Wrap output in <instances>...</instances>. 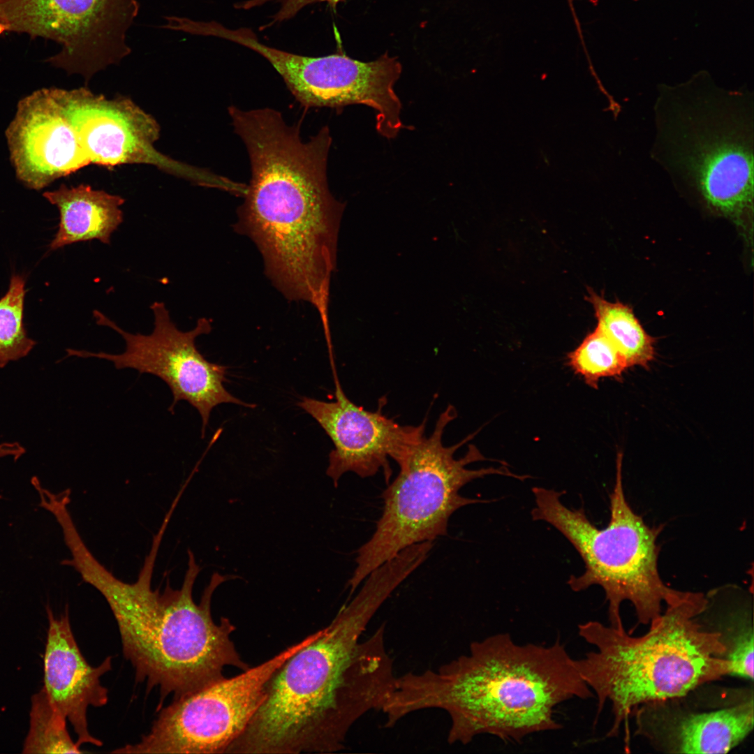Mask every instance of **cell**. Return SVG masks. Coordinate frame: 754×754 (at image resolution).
<instances>
[{"instance_id": "19", "label": "cell", "mask_w": 754, "mask_h": 754, "mask_svg": "<svg viewBox=\"0 0 754 754\" xmlns=\"http://www.w3.org/2000/svg\"><path fill=\"white\" fill-rule=\"evenodd\" d=\"M586 298L594 309L596 328L623 355L628 367H648L654 357V339L644 330L632 309L621 302H609L592 290Z\"/></svg>"}, {"instance_id": "16", "label": "cell", "mask_w": 754, "mask_h": 754, "mask_svg": "<svg viewBox=\"0 0 754 754\" xmlns=\"http://www.w3.org/2000/svg\"><path fill=\"white\" fill-rule=\"evenodd\" d=\"M6 137L16 176L31 189L40 190L91 164L55 88L38 89L22 98Z\"/></svg>"}, {"instance_id": "3", "label": "cell", "mask_w": 754, "mask_h": 754, "mask_svg": "<svg viewBox=\"0 0 754 754\" xmlns=\"http://www.w3.org/2000/svg\"><path fill=\"white\" fill-rule=\"evenodd\" d=\"M159 545L151 544L138 579L126 583L109 570L100 573L94 587L106 600L117 623L123 653L135 671L137 681L158 687L161 703L170 694L180 697L223 679L226 666L243 671L249 666L236 650L230 635L235 627L222 617L216 623L211 603L216 589L236 577L214 572L200 603L193 587L201 569L188 549V567L182 585L167 582L161 593L151 588Z\"/></svg>"}, {"instance_id": "8", "label": "cell", "mask_w": 754, "mask_h": 754, "mask_svg": "<svg viewBox=\"0 0 754 754\" xmlns=\"http://www.w3.org/2000/svg\"><path fill=\"white\" fill-rule=\"evenodd\" d=\"M456 417L454 407L448 405L432 434L429 437L422 435L397 462L399 473L383 493V510L376 531L357 550L356 567L347 584L350 594L370 572L405 548L446 535L450 517L455 511L487 502L459 494L468 482L492 474L519 480L528 477L514 474L504 466L468 468V464L487 460L473 445L463 457L455 459V452L478 432L445 446V429Z\"/></svg>"}, {"instance_id": "17", "label": "cell", "mask_w": 754, "mask_h": 754, "mask_svg": "<svg viewBox=\"0 0 754 754\" xmlns=\"http://www.w3.org/2000/svg\"><path fill=\"white\" fill-rule=\"evenodd\" d=\"M48 630L44 654L43 689L51 704L68 720L77 735L76 744L101 746L103 743L89 732V706L107 704L108 689L100 678L112 667V656L97 667L91 666L82 655L72 632L68 607L59 617L47 607Z\"/></svg>"}, {"instance_id": "22", "label": "cell", "mask_w": 754, "mask_h": 754, "mask_svg": "<svg viewBox=\"0 0 754 754\" xmlns=\"http://www.w3.org/2000/svg\"><path fill=\"white\" fill-rule=\"evenodd\" d=\"M25 280L13 274L7 293L0 299V369L27 356L36 342L24 326Z\"/></svg>"}, {"instance_id": "13", "label": "cell", "mask_w": 754, "mask_h": 754, "mask_svg": "<svg viewBox=\"0 0 754 754\" xmlns=\"http://www.w3.org/2000/svg\"><path fill=\"white\" fill-rule=\"evenodd\" d=\"M700 686L684 695L651 701L633 713L635 734L667 753H726L752 732V687Z\"/></svg>"}, {"instance_id": "10", "label": "cell", "mask_w": 754, "mask_h": 754, "mask_svg": "<svg viewBox=\"0 0 754 754\" xmlns=\"http://www.w3.org/2000/svg\"><path fill=\"white\" fill-rule=\"evenodd\" d=\"M139 8L137 0H0V23L60 45L47 61L89 79L130 53L126 35Z\"/></svg>"}, {"instance_id": "4", "label": "cell", "mask_w": 754, "mask_h": 754, "mask_svg": "<svg viewBox=\"0 0 754 754\" xmlns=\"http://www.w3.org/2000/svg\"><path fill=\"white\" fill-rule=\"evenodd\" d=\"M707 604L702 593L681 591L640 636L597 621L578 626L580 637L595 649L575 665L597 698L596 722L611 704L607 737L617 736L639 706L684 695L727 675L719 635L699 620Z\"/></svg>"}, {"instance_id": "5", "label": "cell", "mask_w": 754, "mask_h": 754, "mask_svg": "<svg viewBox=\"0 0 754 754\" xmlns=\"http://www.w3.org/2000/svg\"><path fill=\"white\" fill-rule=\"evenodd\" d=\"M651 156L676 183L741 223L753 209V95L709 79L660 85Z\"/></svg>"}, {"instance_id": "15", "label": "cell", "mask_w": 754, "mask_h": 754, "mask_svg": "<svg viewBox=\"0 0 754 754\" xmlns=\"http://www.w3.org/2000/svg\"><path fill=\"white\" fill-rule=\"evenodd\" d=\"M56 94L90 163L174 168L154 147L160 135L157 121L131 100L108 99L85 88H56Z\"/></svg>"}, {"instance_id": "21", "label": "cell", "mask_w": 754, "mask_h": 754, "mask_svg": "<svg viewBox=\"0 0 754 754\" xmlns=\"http://www.w3.org/2000/svg\"><path fill=\"white\" fill-rule=\"evenodd\" d=\"M29 729L23 753H82L67 730L66 719L51 704L43 688L31 698Z\"/></svg>"}, {"instance_id": "18", "label": "cell", "mask_w": 754, "mask_h": 754, "mask_svg": "<svg viewBox=\"0 0 754 754\" xmlns=\"http://www.w3.org/2000/svg\"><path fill=\"white\" fill-rule=\"evenodd\" d=\"M59 212L58 230L51 251L81 242L110 243L112 235L124 221L121 209L125 200L117 195L93 189L89 185H61L43 194Z\"/></svg>"}, {"instance_id": "9", "label": "cell", "mask_w": 754, "mask_h": 754, "mask_svg": "<svg viewBox=\"0 0 754 754\" xmlns=\"http://www.w3.org/2000/svg\"><path fill=\"white\" fill-rule=\"evenodd\" d=\"M321 633L320 630L242 674L174 699L151 730L113 753H224L244 731L266 695L275 671Z\"/></svg>"}, {"instance_id": "6", "label": "cell", "mask_w": 754, "mask_h": 754, "mask_svg": "<svg viewBox=\"0 0 754 754\" xmlns=\"http://www.w3.org/2000/svg\"><path fill=\"white\" fill-rule=\"evenodd\" d=\"M235 229L256 244L265 273L288 300L304 301L329 326L330 285L345 204L327 177L296 159H281L250 179Z\"/></svg>"}, {"instance_id": "12", "label": "cell", "mask_w": 754, "mask_h": 754, "mask_svg": "<svg viewBox=\"0 0 754 754\" xmlns=\"http://www.w3.org/2000/svg\"><path fill=\"white\" fill-rule=\"evenodd\" d=\"M242 45L272 65L302 105L307 108L367 105L376 112L378 133L387 139L395 138L404 127L400 116L401 103L394 90L402 69L397 57L385 53L364 62L342 54L307 57L268 46L253 32L244 36Z\"/></svg>"}, {"instance_id": "2", "label": "cell", "mask_w": 754, "mask_h": 754, "mask_svg": "<svg viewBox=\"0 0 754 754\" xmlns=\"http://www.w3.org/2000/svg\"><path fill=\"white\" fill-rule=\"evenodd\" d=\"M591 697L559 640L519 644L500 633L472 642L468 653L436 670L397 677L381 711L392 727L417 711L441 709L450 718L451 744L485 734L519 743L560 730L554 709L561 704Z\"/></svg>"}, {"instance_id": "11", "label": "cell", "mask_w": 754, "mask_h": 754, "mask_svg": "<svg viewBox=\"0 0 754 754\" xmlns=\"http://www.w3.org/2000/svg\"><path fill=\"white\" fill-rule=\"evenodd\" d=\"M154 327L149 334H132L118 326L98 310L93 311L96 323L108 327L124 339L126 350L121 354L68 350L69 355L96 357L112 362L117 369H133L140 374L154 375L163 380L172 394L169 411L173 414L175 405L184 400L196 408L202 419L201 435L205 436L212 409L224 403L254 408L232 395L224 387L227 368L207 361L200 353L195 339L212 330L209 320L200 318L191 330H179L172 321L168 310L161 302L150 306Z\"/></svg>"}, {"instance_id": "20", "label": "cell", "mask_w": 754, "mask_h": 754, "mask_svg": "<svg viewBox=\"0 0 754 754\" xmlns=\"http://www.w3.org/2000/svg\"><path fill=\"white\" fill-rule=\"evenodd\" d=\"M699 620L706 628L719 635L725 649L727 675L753 682L754 631L751 608L716 616L703 611Z\"/></svg>"}, {"instance_id": "1", "label": "cell", "mask_w": 754, "mask_h": 754, "mask_svg": "<svg viewBox=\"0 0 754 754\" xmlns=\"http://www.w3.org/2000/svg\"><path fill=\"white\" fill-rule=\"evenodd\" d=\"M390 596L367 579L313 641L269 680L264 700L224 753H332L344 748L352 726L381 710L397 676L381 625L361 636Z\"/></svg>"}, {"instance_id": "24", "label": "cell", "mask_w": 754, "mask_h": 754, "mask_svg": "<svg viewBox=\"0 0 754 754\" xmlns=\"http://www.w3.org/2000/svg\"><path fill=\"white\" fill-rule=\"evenodd\" d=\"M343 0H246L237 3L236 6L239 9L249 10L253 8L260 7L267 3H274L278 6L276 12L272 16V20L269 25L272 26L276 23L282 22L292 19L295 17L300 10L305 7L316 3H326L333 8H336L337 4Z\"/></svg>"}, {"instance_id": "25", "label": "cell", "mask_w": 754, "mask_h": 754, "mask_svg": "<svg viewBox=\"0 0 754 754\" xmlns=\"http://www.w3.org/2000/svg\"><path fill=\"white\" fill-rule=\"evenodd\" d=\"M25 453V449L17 442L0 443V458L12 457L15 460Z\"/></svg>"}, {"instance_id": "23", "label": "cell", "mask_w": 754, "mask_h": 754, "mask_svg": "<svg viewBox=\"0 0 754 754\" xmlns=\"http://www.w3.org/2000/svg\"><path fill=\"white\" fill-rule=\"evenodd\" d=\"M568 359L574 371L596 389L601 378L620 376L628 367L623 355L597 328L569 353Z\"/></svg>"}, {"instance_id": "7", "label": "cell", "mask_w": 754, "mask_h": 754, "mask_svg": "<svg viewBox=\"0 0 754 754\" xmlns=\"http://www.w3.org/2000/svg\"><path fill=\"white\" fill-rule=\"evenodd\" d=\"M532 492V519L558 530L584 563V572L571 575L568 584L575 592L601 586L608 602L609 626L624 628L620 610L625 600L633 604L638 622L649 625L661 615L663 603L679 595L681 591L668 587L659 574L656 540L662 526H649L626 498L621 452L616 457L615 483L609 494L610 519L603 528L589 520L583 508L566 506L561 500L565 491L535 487Z\"/></svg>"}, {"instance_id": "14", "label": "cell", "mask_w": 754, "mask_h": 754, "mask_svg": "<svg viewBox=\"0 0 754 754\" xmlns=\"http://www.w3.org/2000/svg\"><path fill=\"white\" fill-rule=\"evenodd\" d=\"M335 401L304 397L297 405L314 418L334 443L327 475L335 487L346 473L361 478L383 470L388 484L392 473L388 458L397 463L424 434L426 420L419 426H402L381 412L368 411L352 402L334 378Z\"/></svg>"}]
</instances>
